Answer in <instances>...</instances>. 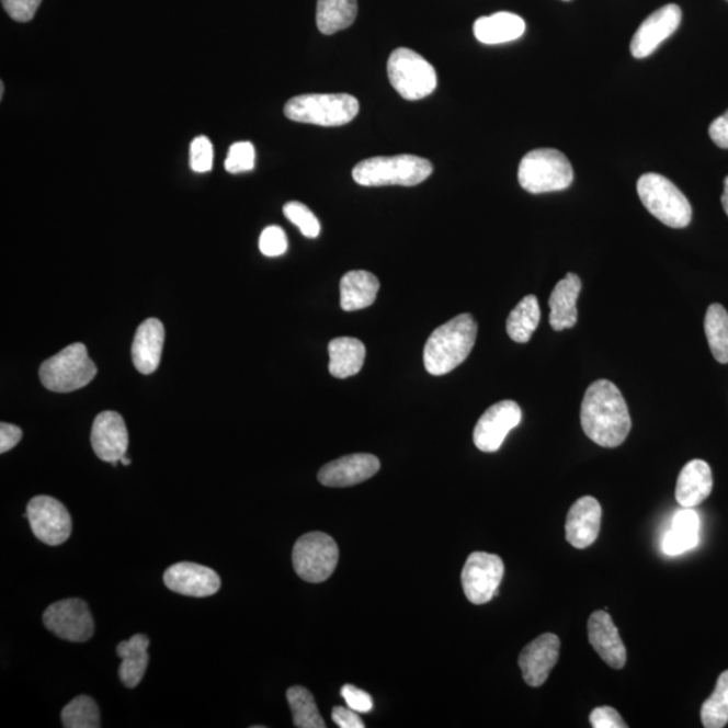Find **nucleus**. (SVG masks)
<instances>
[{
	"label": "nucleus",
	"instance_id": "nucleus-21",
	"mask_svg": "<svg viewBox=\"0 0 728 728\" xmlns=\"http://www.w3.org/2000/svg\"><path fill=\"white\" fill-rule=\"evenodd\" d=\"M166 328L158 319H148L135 333L132 355L135 368L140 374L150 375L160 366Z\"/></svg>",
	"mask_w": 728,
	"mask_h": 728
},
{
	"label": "nucleus",
	"instance_id": "nucleus-31",
	"mask_svg": "<svg viewBox=\"0 0 728 728\" xmlns=\"http://www.w3.org/2000/svg\"><path fill=\"white\" fill-rule=\"evenodd\" d=\"M704 331L708 340L709 350L716 361L728 363V312L724 305L713 304L704 320Z\"/></svg>",
	"mask_w": 728,
	"mask_h": 728
},
{
	"label": "nucleus",
	"instance_id": "nucleus-1",
	"mask_svg": "<svg viewBox=\"0 0 728 728\" xmlns=\"http://www.w3.org/2000/svg\"><path fill=\"white\" fill-rule=\"evenodd\" d=\"M580 421L587 437L604 448L619 447L632 430L629 408L613 382L599 379L587 389Z\"/></svg>",
	"mask_w": 728,
	"mask_h": 728
},
{
	"label": "nucleus",
	"instance_id": "nucleus-3",
	"mask_svg": "<svg viewBox=\"0 0 728 728\" xmlns=\"http://www.w3.org/2000/svg\"><path fill=\"white\" fill-rule=\"evenodd\" d=\"M433 173V166L425 158L401 155L372 157L352 170V179L362 186H416Z\"/></svg>",
	"mask_w": 728,
	"mask_h": 728
},
{
	"label": "nucleus",
	"instance_id": "nucleus-30",
	"mask_svg": "<svg viewBox=\"0 0 728 728\" xmlns=\"http://www.w3.org/2000/svg\"><path fill=\"white\" fill-rule=\"evenodd\" d=\"M542 319L538 299L536 296H526L510 314L507 322V331L510 339L515 343L530 342L532 334L537 330Z\"/></svg>",
	"mask_w": 728,
	"mask_h": 728
},
{
	"label": "nucleus",
	"instance_id": "nucleus-46",
	"mask_svg": "<svg viewBox=\"0 0 728 728\" xmlns=\"http://www.w3.org/2000/svg\"><path fill=\"white\" fill-rule=\"evenodd\" d=\"M121 463L123 464V466H130L132 460L128 459V457H126V455H125V456L122 457Z\"/></svg>",
	"mask_w": 728,
	"mask_h": 728
},
{
	"label": "nucleus",
	"instance_id": "nucleus-22",
	"mask_svg": "<svg viewBox=\"0 0 728 728\" xmlns=\"http://www.w3.org/2000/svg\"><path fill=\"white\" fill-rule=\"evenodd\" d=\"M580 292L581 280L577 274L568 273L566 277L557 282L549 297V322L556 332L577 326V304Z\"/></svg>",
	"mask_w": 728,
	"mask_h": 728
},
{
	"label": "nucleus",
	"instance_id": "nucleus-8",
	"mask_svg": "<svg viewBox=\"0 0 728 728\" xmlns=\"http://www.w3.org/2000/svg\"><path fill=\"white\" fill-rule=\"evenodd\" d=\"M387 76L393 88L409 102L432 95L437 87L436 70L412 49L398 48L387 61Z\"/></svg>",
	"mask_w": 728,
	"mask_h": 728
},
{
	"label": "nucleus",
	"instance_id": "nucleus-19",
	"mask_svg": "<svg viewBox=\"0 0 728 728\" xmlns=\"http://www.w3.org/2000/svg\"><path fill=\"white\" fill-rule=\"evenodd\" d=\"M602 525V507L594 497H581L569 509L566 522L567 542L577 549L596 542Z\"/></svg>",
	"mask_w": 728,
	"mask_h": 728
},
{
	"label": "nucleus",
	"instance_id": "nucleus-42",
	"mask_svg": "<svg viewBox=\"0 0 728 728\" xmlns=\"http://www.w3.org/2000/svg\"><path fill=\"white\" fill-rule=\"evenodd\" d=\"M21 439V428L8 424V422H2V424H0V454H5V452L16 447V445L20 444Z\"/></svg>",
	"mask_w": 728,
	"mask_h": 728
},
{
	"label": "nucleus",
	"instance_id": "nucleus-35",
	"mask_svg": "<svg viewBox=\"0 0 728 728\" xmlns=\"http://www.w3.org/2000/svg\"><path fill=\"white\" fill-rule=\"evenodd\" d=\"M284 215L287 220L299 228L304 237L310 239L319 237L321 231L320 221L307 205L298 202L287 203L284 207Z\"/></svg>",
	"mask_w": 728,
	"mask_h": 728
},
{
	"label": "nucleus",
	"instance_id": "nucleus-26",
	"mask_svg": "<svg viewBox=\"0 0 728 728\" xmlns=\"http://www.w3.org/2000/svg\"><path fill=\"white\" fill-rule=\"evenodd\" d=\"M149 638L135 634L128 641L117 645L116 655L122 660L120 679L127 689H135L143 681L149 666Z\"/></svg>",
	"mask_w": 728,
	"mask_h": 728
},
{
	"label": "nucleus",
	"instance_id": "nucleus-41",
	"mask_svg": "<svg viewBox=\"0 0 728 728\" xmlns=\"http://www.w3.org/2000/svg\"><path fill=\"white\" fill-rule=\"evenodd\" d=\"M594 728H627L625 720L613 707H598L590 715Z\"/></svg>",
	"mask_w": 728,
	"mask_h": 728
},
{
	"label": "nucleus",
	"instance_id": "nucleus-44",
	"mask_svg": "<svg viewBox=\"0 0 728 728\" xmlns=\"http://www.w3.org/2000/svg\"><path fill=\"white\" fill-rule=\"evenodd\" d=\"M332 719L340 728H364L366 725L360 718L354 709L344 707H334Z\"/></svg>",
	"mask_w": 728,
	"mask_h": 728
},
{
	"label": "nucleus",
	"instance_id": "nucleus-43",
	"mask_svg": "<svg viewBox=\"0 0 728 728\" xmlns=\"http://www.w3.org/2000/svg\"><path fill=\"white\" fill-rule=\"evenodd\" d=\"M708 133L709 138L714 140L716 146H719L721 149H728V110L725 114L716 117L712 126H709Z\"/></svg>",
	"mask_w": 728,
	"mask_h": 728
},
{
	"label": "nucleus",
	"instance_id": "nucleus-7",
	"mask_svg": "<svg viewBox=\"0 0 728 728\" xmlns=\"http://www.w3.org/2000/svg\"><path fill=\"white\" fill-rule=\"evenodd\" d=\"M520 185L533 195L567 190L573 181V169L566 155L555 149H537L522 158Z\"/></svg>",
	"mask_w": 728,
	"mask_h": 728
},
{
	"label": "nucleus",
	"instance_id": "nucleus-45",
	"mask_svg": "<svg viewBox=\"0 0 728 728\" xmlns=\"http://www.w3.org/2000/svg\"><path fill=\"white\" fill-rule=\"evenodd\" d=\"M721 205H724V208L726 211V214L728 216V178L725 180V192L724 196H721Z\"/></svg>",
	"mask_w": 728,
	"mask_h": 728
},
{
	"label": "nucleus",
	"instance_id": "nucleus-13",
	"mask_svg": "<svg viewBox=\"0 0 728 728\" xmlns=\"http://www.w3.org/2000/svg\"><path fill=\"white\" fill-rule=\"evenodd\" d=\"M521 420L522 410L519 403L507 399V401L492 405L475 426L474 444L479 451L487 452V454L497 452L502 447L510 431L520 425Z\"/></svg>",
	"mask_w": 728,
	"mask_h": 728
},
{
	"label": "nucleus",
	"instance_id": "nucleus-6",
	"mask_svg": "<svg viewBox=\"0 0 728 728\" xmlns=\"http://www.w3.org/2000/svg\"><path fill=\"white\" fill-rule=\"evenodd\" d=\"M96 364L88 356L83 343L68 345L39 367V379L46 389L55 393H70L83 389L95 379Z\"/></svg>",
	"mask_w": 728,
	"mask_h": 728
},
{
	"label": "nucleus",
	"instance_id": "nucleus-15",
	"mask_svg": "<svg viewBox=\"0 0 728 728\" xmlns=\"http://www.w3.org/2000/svg\"><path fill=\"white\" fill-rule=\"evenodd\" d=\"M560 656V639L556 634L546 633L526 645L521 651L519 663L527 685L537 689L549 678Z\"/></svg>",
	"mask_w": 728,
	"mask_h": 728
},
{
	"label": "nucleus",
	"instance_id": "nucleus-25",
	"mask_svg": "<svg viewBox=\"0 0 728 728\" xmlns=\"http://www.w3.org/2000/svg\"><path fill=\"white\" fill-rule=\"evenodd\" d=\"M378 292L379 281L374 274L354 270L340 281V307L345 312L372 307Z\"/></svg>",
	"mask_w": 728,
	"mask_h": 728
},
{
	"label": "nucleus",
	"instance_id": "nucleus-40",
	"mask_svg": "<svg viewBox=\"0 0 728 728\" xmlns=\"http://www.w3.org/2000/svg\"><path fill=\"white\" fill-rule=\"evenodd\" d=\"M342 696L345 703H348L349 708L354 709L356 713L367 714L374 708L372 696L366 691L356 689L354 685H344Z\"/></svg>",
	"mask_w": 728,
	"mask_h": 728
},
{
	"label": "nucleus",
	"instance_id": "nucleus-18",
	"mask_svg": "<svg viewBox=\"0 0 728 728\" xmlns=\"http://www.w3.org/2000/svg\"><path fill=\"white\" fill-rule=\"evenodd\" d=\"M379 468L380 462L377 456L354 454L326 464L317 475V479L326 487H350L373 478Z\"/></svg>",
	"mask_w": 728,
	"mask_h": 728
},
{
	"label": "nucleus",
	"instance_id": "nucleus-9",
	"mask_svg": "<svg viewBox=\"0 0 728 728\" xmlns=\"http://www.w3.org/2000/svg\"><path fill=\"white\" fill-rule=\"evenodd\" d=\"M292 559L299 578L308 583H322L338 567V544L326 533H308L297 539Z\"/></svg>",
	"mask_w": 728,
	"mask_h": 728
},
{
	"label": "nucleus",
	"instance_id": "nucleus-17",
	"mask_svg": "<svg viewBox=\"0 0 728 728\" xmlns=\"http://www.w3.org/2000/svg\"><path fill=\"white\" fill-rule=\"evenodd\" d=\"M91 444L100 460L117 466L128 448L125 420L116 412L100 413L92 425Z\"/></svg>",
	"mask_w": 728,
	"mask_h": 728
},
{
	"label": "nucleus",
	"instance_id": "nucleus-10",
	"mask_svg": "<svg viewBox=\"0 0 728 728\" xmlns=\"http://www.w3.org/2000/svg\"><path fill=\"white\" fill-rule=\"evenodd\" d=\"M504 575V564L501 557L474 551L468 556L462 572L464 594L473 604H486L498 594Z\"/></svg>",
	"mask_w": 728,
	"mask_h": 728
},
{
	"label": "nucleus",
	"instance_id": "nucleus-38",
	"mask_svg": "<svg viewBox=\"0 0 728 728\" xmlns=\"http://www.w3.org/2000/svg\"><path fill=\"white\" fill-rule=\"evenodd\" d=\"M260 250L263 255L273 258L284 255L287 251V238L278 226H270L262 231Z\"/></svg>",
	"mask_w": 728,
	"mask_h": 728
},
{
	"label": "nucleus",
	"instance_id": "nucleus-2",
	"mask_svg": "<svg viewBox=\"0 0 728 728\" xmlns=\"http://www.w3.org/2000/svg\"><path fill=\"white\" fill-rule=\"evenodd\" d=\"M478 325L469 314L456 316L431 334L424 349V366L431 375H445L459 367L477 342Z\"/></svg>",
	"mask_w": 728,
	"mask_h": 728
},
{
	"label": "nucleus",
	"instance_id": "nucleus-36",
	"mask_svg": "<svg viewBox=\"0 0 728 728\" xmlns=\"http://www.w3.org/2000/svg\"><path fill=\"white\" fill-rule=\"evenodd\" d=\"M225 167L228 173L251 172L255 167V148L251 143L234 144L228 150Z\"/></svg>",
	"mask_w": 728,
	"mask_h": 728
},
{
	"label": "nucleus",
	"instance_id": "nucleus-24",
	"mask_svg": "<svg viewBox=\"0 0 728 728\" xmlns=\"http://www.w3.org/2000/svg\"><path fill=\"white\" fill-rule=\"evenodd\" d=\"M526 23L520 15L513 13L492 14L481 16L474 23L475 37L481 44L498 45L512 43L524 35Z\"/></svg>",
	"mask_w": 728,
	"mask_h": 728
},
{
	"label": "nucleus",
	"instance_id": "nucleus-5",
	"mask_svg": "<svg viewBox=\"0 0 728 728\" xmlns=\"http://www.w3.org/2000/svg\"><path fill=\"white\" fill-rule=\"evenodd\" d=\"M637 192L644 207L671 228H685L692 220V207L684 193L671 180L646 173L638 180Z\"/></svg>",
	"mask_w": 728,
	"mask_h": 728
},
{
	"label": "nucleus",
	"instance_id": "nucleus-39",
	"mask_svg": "<svg viewBox=\"0 0 728 728\" xmlns=\"http://www.w3.org/2000/svg\"><path fill=\"white\" fill-rule=\"evenodd\" d=\"M43 0H2L3 9L16 22L32 21Z\"/></svg>",
	"mask_w": 728,
	"mask_h": 728
},
{
	"label": "nucleus",
	"instance_id": "nucleus-28",
	"mask_svg": "<svg viewBox=\"0 0 728 728\" xmlns=\"http://www.w3.org/2000/svg\"><path fill=\"white\" fill-rule=\"evenodd\" d=\"M701 532V519L694 509L680 510L672 521V530L662 542L663 551L669 556H678L696 548Z\"/></svg>",
	"mask_w": 728,
	"mask_h": 728
},
{
	"label": "nucleus",
	"instance_id": "nucleus-23",
	"mask_svg": "<svg viewBox=\"0 0 728 728\" xmlns=\"http://www.w3.org/2000/svg\"><path fill=\"white\" fill-rule=\"evenodd\" d=\"M713 471L701 459L691 460L681 469L676 485V501L683 508H696L712 496Z\"/></svg>",
	"mask_w": 728,
	"mask_h": 728
},
{
	"label": "nucleus",
	"instance_id": "nucleus-20",
	"mask_svg": "<svg viewBox=\"0 0 728 728\" xmlns=\"http://www.w3.org/2000/svg\"><path fill=\"white\" fill-rule=\"evenodd\" d=\"M589 639L601 659L613 669L626 666L627 653L612 616L606 612H595L589 619Z\"/></svg>",
	"mask_w": 728,
	"mask_h": 728
},
{
	"label": "nucleus",
	"instance_id": "nucleus-14",
	"mask_svg": "<svg viewBox=\"0 0 728 728\" xmlns=\"http://www.w3.org/2000/svg\"><path fill=\"white\" fill-rule=\"evenodd\" d=\"M678 4H667L646 18L632 39L630 50L636 58H646L678 31L681 23Z\"/></svg>",
	"mask_w": 728,
	"mask_h": 728
},
{
	"label": "nucleus",
	"instance_id": "nucleus-37",
	"mask_svg": "<svg viewBox=\"0 0 728 728\" xmlns=\"http://www.w3.org/2000/svg\"><path fill=\"white\" fill-rule=\"evenodd\" d=\"M214 167V146L204 135L193 139L191 145V168L196 173H207Z\"/></svg>",
	"mask_w": 728,
	"mask_h": 728
},
{
	"label": "nucleus",
	"instance_id": "nucleus-4",
	"mask_svg": "<svg viewBox=\"0 0 728 728\" xmlns=\"http://www.w3.org/2000/svg\"><path fill=\"white\" fill-rule=\"evenodd\" d=\"M284 113L293 122L338 127L355 120L360 102L349 93H308L291 99Z\"/></svg>",
	"mask_w": 728,
	"mask_h": 728
},
{
	"label": "nucleus",
	"instance_id": "nucleus-32",
	"mask_svg": "<svg viewBox=\"0 0 728 728\" xmlns=\"http://www.w3.org/2000/svg\"><path fill=\"white\" fill-rule=\"evenodd\" d=\"M287 703H289L293 721L297 728H326V721L321 718L319 708L316 706L315 697L304 686H292L286 691Z\"/></svg>",
	"mask_w": 728,
	"mask_h": 728
},
{
	"label": "nucleus",
	"instance_id": "nucleus-29",
	"mask_svg": "<svg viewBox=\"0 0 728 728\" xmlns=\"http://www.w3.org/2000/svg\"><path fill=\"white\" fill-rule=\"evenodd\" d=\"M357 0H317L316 23L322 34L345 31L355 22Z\"/></svg>",
	"mask_w": 728,
	"mask_h": 728
},
{
	"label": "nucleus",
	"instance_id": "nucleus-33",
	"mask_svg": "<svg viewBox=\"0 0 728 728\" xmlns=\"http://www.w3.org/2000/svg\"><path fill=\"white\" fill-rule=\"evenodd\" d=\"M702 724L706 728H724L728 724V671L720 674L714 694L702 706Z\"/></svg>",
	"mask_w": 728,
	"mask_h": 728
},
{
	"label": "nucleus",
	"instance_id": "nucleus-16",
	"mask_svg": "<svg viewBox=\"0 0 728 728\" xmlns=\"http://www.w3.org/2000/svg\"><path fill=\"white\" fill-rule=\"evenodd\" d=\"M163 583L180 595L205 598L220 590L221 580L214 569L195 562H179L167 569Z\"/></svg>",
	"mask_w": 728,
	"mask_h": 728
},
{
	"label": "nucleus",
	"instance_id": "nucleus-34",
	"mask_svg": "<svg viewBox=\"0 0 728 728\" xmlns=\"http://www.w3.org/2000/svg\"><path fill=\"white\" fill-rule=\"evenodd\" d=\"M62 726L66 728H99L100 712L95 701L90 696H78L64 707Z\"/></svg>",
	"mask_w": 728,
	"mask_h": 728
},
{
	"label": "nucleus",
	"instance_id": "nucleus-11",
	"mask_svg": "<svg viewBox=\"0 0 728 728\" xmlns=\"http://www.w3.org/2000/svg\"><path fill=\"white\" fill-rule=\"evenodd\" d=\"M46 629L69 642H87L95 632L90 607L81 599H66L50 604L44 613Z\"/></svg>",
	"mask_w": 728,
	"mask_h": 728
},
{
	"label": "nucleus",
	"instance_id": "nucleus-27",
	"mask_svg": "<svg viewBox=\"0 0 728 728\" xmlns=\"http://www.w3.org/2000/svg\"><path fill=\"white\" fill-rule=\"evenodd\" d=\"M330 352V373L332 377L345 379L354 377L361 372L364 360H366V348L361 340L354 338L333 339L328 344Z\"/></svg>",
	"mask_w": 728,
	"mask_h": 728
},
{
	"label": "nucleus",
	"instance_id": "nucleus-12",
	"mask_svg": "<svg viewBox=\"0 0 728 728\" xmlns=\"http://www.w3.org/2000/svg\"><path fill=\"white\" fill-rule=\"evenodd\" d=\"M27 520L34 536L49 546L67 542L72 534V519L66 507L48 496L34 497L27 503Z\"/></svg>",
	"mask_w": 728,
	"mask_h": 728
}]
</instances>
